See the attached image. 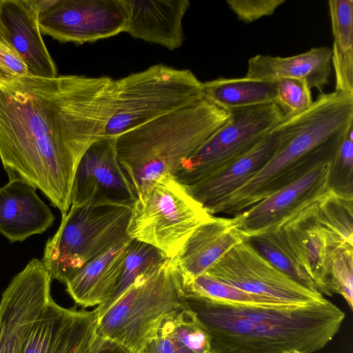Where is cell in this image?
Instances as JSON below:
<instances>
[{"label": "cell", "mask_w": 353, "mask_h": 353, "mask_svg": "<svg viewBox=\"0 0 353 353\" xmlns=\"http://www.w3.org/2000/svg\"><path fill=\"white\" fill-rule=\"evenodd\" d=\"M108 77L30 74L0 83V159L10 180L40 190L65 216L77 166L101 138Z\"/></svg>", "instance_id": "1"}, {"label": "cell", "mask_w": 353, "mask_h": 353, "mask_svg": "<svg viewBox=\"0 0 353 353\" xmlns=\"http://www.w3.org/2000/svg\"><path fill=\"white\" fill-rule=\"evenodd\" d=\"M184 301L208 333L213 353L315 352L333 339L345 318L327 299L249 305L185 293Z\"/></svg>", "instance_id": "2"}, {"label": "cell", "mask_w": 353, "mask_h": 353, "mask_svg": "<svg viewBox=\"0 0 353 353\" xmlns=\"http://www.w3.org/2000/svg\"><path fill=\"white\" fill-rule=\"evenodd\" d=\"M229 110L202 99L117 137L119 160L138 196L201 147L228 119Z\"/></svg>", "instance_id": "3"}, {"label": "cell", "mask_w": 353, "mask_h": 353, "mask_svg": "<svg viewBox=\"0 0 353 353\" xmlns=\"http://www.w3.org/2000/svg\"><path fill=\"white\" fill-rule=\"evenodd\" d=\"M185 293L174 259L139 276L97 320V334L128 353H144L168 314L183 309Z\"/></svg>", "instance_id": "4"}, {"label": "cell", "mask_w": 353, "mask_h": 353, "mask_svg": "<svg viewBox=\"0 0 353 353\" xmlns=\"http://www.w3.org/2000/svg\"><path fill=\"white\" fill-rule=\"evenodd\" d=\"M201 83L188 69L163 64L112 79L102 137H117L203 99Z\"/></svg>", "instance_id": "5"}, {"label": "cell", "mask_w": 353, "mask_h": 353, "mask_svg": "<svg viewBox=\"0 0 353 353\" xmlns=\"http://www.w3.org/2000/svg\"><path fill=\"white\" fill-rule=\"evenodd\" d=\"M132 206L96 196L72 205L45 246L41 262L51 279L65 284L86 263L130 237Z\"/></svg>", "instance_id": "6"}, {"label": "cell", "mask_w": 353, "mask_h": 353, "mask_svg": "<svg viewBox=\"0 0 353 353\" xmlns=\"http://www.w3.org/2000/svg\"><path fill=\"white\" fill-rule=\"evenodd\" d=\"M352 126L325 144L321 134L312 126L296 125L286 130L278 126L281 140L270 160L246 183L205 210L211 215L234 216L268 197L319 165L331 161Z\"/></svg>", "instance_id": "7"}, {"label": "cell", "mask_w": 353, "mask_h": 353, "mask_svg": "<svg viewBox=\"0 0 353 353\" xmlns=\"http://www.w3.org/2000/svg\"><path fill=\"white\" fill-rule=\"evenodd\" d=\"M213 216L173 175L164 174L137 196L127 234L174 259L192 233Z\"/></svg>", "instance_id": "8"}, {"label": "cell", "mask_w": 353, "mask_h": 353, "mask_svg": "<svg viewBox=\"0 0 353 353\" xmlns=\"http://www.w3.org/2000/svg\"><path fill=\"white\" fill-rule=\"evenodd\" d=\"M227 121L197 150L180 164L173 174L190 185L245 153L284 118L275 103L229 110Z\"/></svg>", "instance_id": "9"}, {"label": "cell", "mask_w": 353, "mask_h": 353, "mask_svg": "<svg viewBox=\"0 0 353 353\" xmlns=\"http://www.w3.org/2000/svg\"><path fill=\"white\" fill-rule=\"evenodd\" d=\"M205 273L247 292L285 304L326 300L319 292L301 285L270 263L247 238L232 247Z\"/></svg>", "instance_id": "10"}, {"label": "cell", "mask_w": 353, "mask_h": 353, "mask_svg": "<svg viewBox=\"0 0 353 353\" xmlns=\"http://www.w3.org/2000/svg\"><path fill=\"white\" fill-rule=\"evenodd\" d=\"M122 0H39L41 33L60 43L94 42L125 32Z\"/></svg>", "instance_id": "11"}, {"label": "cell", "mask_w": 353, "mask_h": 353, "mask_svg": "<svg viewBox=\"0 0 353 353\" xmlns=\"http://www.w3.org/2000/svg\"><path fill=\"white\" fill-rule=\"evenodd\" d=\"M52 279L32 259L3 291L0 301V353H21L35 323L52 299Z\"/></svg>", "instance_id": "12"}, {"label": "cell", "mask_w": 353, "mask_h": 353, "mask_svg": "<svg viewBox=\"0 0 353 353\" xmlns=\"http://www.w3.org/2000/svg\"><path fill=\"white\" fill-rule=\"evenodd\" d=\"M331 161L319 165L299 179L234 215L242 235L248 238L280 230L291 219L316 204L330 192L327 176Z\"/></svg>", "instance_id": "13"}, {"label": "cell", "mask_w": 353, "mask_h": 353, "mask_svg": "<svg viewBox=\"0 0 353 353\" xmlns=\"http://www.w3.org/2000/svg\"><path fill=\"white\" fill-rule=\"evenodd\" d=\"M92 196L125 204H133L137 197L119 160L117 137L97 139L88 148L77 166L71 205Z\"/></svg>", "instance_id": "14"}, {"label": "cell", "mask_w": 353, "mask_h": 353, "mask_svg": "<svg viewBox=\"0 0 353 353\" xmlns=\"http://www.w3.org/2000/svg\"><path fill=\"white\" fill-rule=\"evenodd\" d=\"M97 316L65 308L52 299L31 330L21 353H90L97 337Z\"/></svg>", "instance_id": "15"}, {"label": "cell", "mask_w": 353, "mask_h": 353, "mask_svg": "<svg viewBox=\"0 0 353 353\" xmlns=\"http://www.w3.org/2000/svg\"><path fill=\"white\" fill-rule=\"evenodd\" d=\"M0 19L28 74L48 78L58 75L41 36L39 0H0Z\"/></svg>", "instance_id": "16"}, {"label": "cell", "mask_w": 353, "mask_h": 353, "mask_svg": "<svg viewBox=\"0 0 353 353\" xmlns=\"http://www.w3.org/2000/svg\"><path fill=\"white\" fill-rule=\"evenodd\" d=\"M277 125L243 154L201 180L185 186L188 193L206 210L246 183L277 150L281 137Z\"/></svg>", "instance_id": "17"}, {"label": "cell", "mask_w": 353, "mask_h": 353, "mask_svg": "<svg viewBox=\"0 0 353 353\" xmlns=\"http://www.w3.org/2000/svg\"><path fill=\"white\" fill-rule=\"evenodd\" d=\"M316 205L291 219L281 229L317 290L332 296L330 288L329 254L333 243L341 238L318 222Z\"/></svg>", "instance_id": "18"}, {"label": "cell", "mask_w": 353, "mask_h": 353, "mask_svg": "<svg viewBox=\"0 0 353 353\" xmlns=\"http://www.w3.org/2000/svg\"><path fill=\"white\" fill-rule=\"evenodd\" d=\"M122 2L128 15L125 32L170 50L181 46L182 20L190 7L188 0H122Z\"/></svg>", "instance_id": "19"}, {"label": "cell", "mask_w": 353, "mask_h": 353, "mask_svg": "<svg viewBox=\"0 0 353 353\" xmlns=\"http://www.w3.org/2000/svg\"><path fill=\"white\" fill-rule=\"evenodd\" d=\"M36 190L20 179L0 188V232L11 242L41 234L53 224L55 217Z\"/></svg>", "instance_id": "20"}, {"label": "cell", "mask_w": 353, "mask_h": 353, "mask_svg": "<svg viewBox=\"0 0 353 353\" xmlns=\"http://www.w3.org/2000/svg\"><path fill=\"white\" fill-rule=\"evenodd\" d=\"M244 239L234 217L213 216L192 233L174 258L182 280L205 273Z\"/></svg>", "instance_id": "21"}, {"label": "cell", "mask_w": 353, "mask_h": 353, "mask_svg": "<svg viewBox=\"0 0 353 353\" xmlns=\"http://www.w3.org/2000/svg\"><path fill=\"white\" fill-rule=\"evenodd\" d=\"M332 53L330 48L319 47L289 57L257 54L249 59L245 77L268 81L301 80L310 89L316 88L322 93L332 70Z\"/></svg>", "instance_id": "22"}, {"label": "cell", "mask_w": 353, "mask_h": 353, "mask_svg": "<svg viewBox=\"0 0 353 353\" xmlns=\"http://www.w3.org/2000/svg\"><path fill=\"white\" fill-rule=\"evenodd\" d=\"M132 239L128 237L83 266L65 283L66 291L83 309L99 305L112 296Z\"/></svg>", "instance_id": "23"}, {"label": "cell", "mask_w": 353, "mask_h": 353, "mask_svg": "<svg viewBox=\"0 0 353 353\" xmlns=\"http://www.w3.org/2000/svg\"><path fill=\"white\" fill-rule=\"evenodd\" d=\"M144 353H213L210 338L195 314L185 307L165 316Z\"/></svg>", "instance_id": "24"}, {"label": "cell", "mask_w": 353, "mask_h": 353, "mask_svg": "<svg viewBox=\"0 0 353 353\" xmlns=\"http://www.w3.org/2000/svg\"><path fill=\"white\" fill-rule=\"evenodd\" d=\"M205 99L225 110L275 103L277 81H268L243 78H223L202 82Z\"/></svg>", "instance_id": "25"}, {"label": "cell", "mask_w": 353, "mask_h": 353, "mask_svg": "<svg viewBox=\"0 0 353 353\" xmlns=\"http://www.w3.org/2000/svg\"><path fill=\"white\" fill-rule=\"evenodd\" d=\"M247 239L252 246L278 270L307 289L318 291L293 252L282 229L257 234Z\"/></svg>", "instance_id": "26"}, {"label": "cell", "mask_w": 353, "mask_h": 353, "mask_svg": "<svg viewBox=\"0 0 353 353\" xmlns=\"http://www.w3.org/2000/svg\"><path fill=\"white\" fill-rule=\"evenodd\" d=\"M168 258L159 249L145 242L132 239L125 254L117 286L105 303L94 310L97 320L134 283L141 275L154 269Z\"/></svg>", "instance_id": "27"}, {"label": "cell", "mask_w": 353, "mask_h": 353, "mask_svg": "<svg viewBox=\"0 0 353 353\" xmlns=\"http://www.w3.org/2000/svg\"><path fill=\"white\" fill-rule=\"evenodd\" d=\"M182 281L185 293L223 302L249 305L283 303L272 299L247 292L224 283L208 273H203L188 280H182Z\"/></svg>", "instance_id": "28"}, {"label": "cell", "mask_w": 353, "mask_h": 353, "mask_svg": "<svg viewBox=\"0 0 353 353\" xmlns=\"http://www.w3.org/2000/svg\"><path fill=\"white\" fill-rule=\"evenodd\" d=\"M315 215L322 226L353 245V199L329 192L316 203Z\"/></svg>", "instance_id": "29"}, {"label": "cell", "mask_w": 353, "mask_h": 353, "mask_svg": "<svg viewBox=\"0 0 353 353\" xmlns=\"http://www.w3.org/2000/svg\"><path fill=\"white\" fill-rule=\"evenodd\" d=\"M329 279L332 294L342 296L350 309L353 306V245L337 239L329 254Z\"/></svg>", "instance_id": "30"}, {"label": "cell", "mask_w": 353, "mask_h": 353, "mask_svg": "<svg viewBox=\"0 0 353 353\" xmlns=\"http://www.w3.org/2000/svg\"><path fill=\"white\" fill-rule=\"evenodd\" d=\"M327 188L333 194L353 199V126L330 163Z\"/></svg>", "instance_id": "31"}, {"label": "cell", "mask_w": 353, "mask_h": 353, "mask_svg": "<svg viewBox=\"0 0 353 353\" xmlns=\"http://www.w3.org/2000/svg\"><path fill=\"white\" fill-rule=\"evenodd\" d=\"M311 89L305 81L294 79L277 81L275 104L285 117L299 114L311 106Z\"/></svg>", "instance_id": "32"}, {"label": "cell", "mask_w": 353, "mask_h": 353, "mask_svg": "<svg viewBox=\"0 0 353 353\" xmlns=\"http://www.w3.org/2000/svg\"><path fill=\"white\" fill-rule=\"evenodd\" d=\"M332 48L341 51L353 50V1L330 0Z\"/></svg>", "instance_id": "33"}, {"label": "cell", "mask_w": 353, "mask_h": 353, "mask_svg": "<svg viewBox=\"0 0 353 353\" xmlns=\"http://www.w3.org/2000/svg\"><path fill=\"white\" fill-rule=\"evenodd\" d=\"M226 3L239 20L251 23L272 15L285 0H228Z\"/></svg>", "instance_id": "34"}, {"label": "cell", "mask_w": 353, "mask_h": 353, "mask_svg": "<svg viewBox=\"0 0 353 353\" xmlns=\"http://www.w3.org/2000/svg\"><path fill=\"white\" fill-rule=\"evenodd\" d=\"M25 74L27 68L12 46L0 19V83Z\"/></svg>", "instance_id": "35"}, {"label": "cell", "mask_w": 353, "mask_h": 353, "mask_svg": "<svg viewBox=\"0 0 353 353\" xmlns=\"http://www.w3.org/2000/svg\"><path fill=\"white\" fill-rule=\"evenodd\" d=\"M332 65L335 74V91L353 94V50L332 48Z\"/></svg>", "instance_id": "36"}, {"label": "cell", "mask_w": 353, "mask_h": 353, "mask_svg": "<svg viewBox=\"0 0 353 353\" xmlns=\"http://www.w3.org/2000/svg\"><path fill=\"white\" fill-rule=\"evenodd\" d=\"M90 353H128L118 344L97 336Z\"/></svg>", "instance_id": "37"}, {"label": "cell", "mask_w": 353, "mask_h": 353, "mask_svg": "<svg viewBox=\"0 0 353 353\" xmlns=\"http://www.w3.org/2000/svg\"><path fill=\"white\" fill-rule=\"evenodd\" d=\"M291 353H314V352H301V351H294Z\"/></svg>", "instance_id": "38"}]
</instances>
